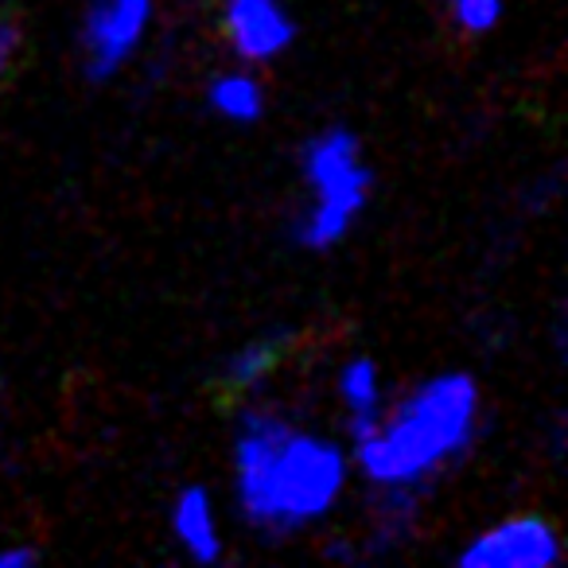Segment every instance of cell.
<instances>
[{"instance_id":"obj_1","label":"cell","mask_w":568,"mask_h":568,"mask_svg":"<svg viewBox=\"0 0 568 568\" xmlns=\"http://www.w3.org/2000/svg\"><path fill=\"white\" fill-rule=\"evenodd\" d=\"M355 483L339 436L261 397H245L230 436V495L261 541H296L327 526Z\"/></svg>"},{"instance_id":"obj_9","label":"cell","mask_w":568,"mask_h":568,"mask_svg":"<svg viewBox=\"0 0 568 568\" xmlns=\"http://www.w3.org/2000/svg\"><path fill=\"white\" fill-rule=\"evenodd\" d=\"M206 105L219 121L226 125H257L268 110V90L261 82L257 67H234V71H219L206 82Z\"/></svg>"},{"instance_id":"obj_4","label":"cell","mask_w":568,"mask_h":568,"mask_svg":"<svg viewBox=\"0 0 568 568\" xmlns=\"http://www.w3.org/2000/svg\"><path fill=\"white\" fill-rule=\"evenodd\" d=\"M160 0H90L82 12L79 51L94 82H110L149 43Z\"/></svg>"},{"instance_id":"obj_10","label":"cell","mask_w":568,"mask_h":568,"mask_svg":"<svg viewBox=\"0 0 568 568\" xmlns=\"http://www.w3.org/2000/svg\"><path fill=\"white\" fill-rule=\"evenodd\" d=\"M284 351H288V339L284 335H257V339H245L234 355L222 366V386L234 397H261V389L276 378L284 363Z\"/></svg>"},{"instance_id":"obj_6","label":"cell","mask_w":568,"mask_h":568,"mask_svg":"<svg viewBox=\"0 0 568 568\" xmlns=\"http://www.w3.org/2000/svg\"><path fill=\"white\" fill-rule=\"evenodd\" d=\"M222 36L237 63L268 67L296 43V20L281 0H222Z\"/></svg>"},{"instance_id":"obj_11","label":"cell","mask_w":568,"mask_h":568,"mask_svg":"<svg viewBox=\"0 0 568 568\" xmlns=\"http://www.w3.org/2000/svg\"><path fill=\"white\" fill-rule=\"evenodd\" d=\"M444 12L456 32L483 40V36L498 32V24L506 20V0H444Z\"/></svg>"},{"instance_id":"obj_12","label":"cell","mask_w":568,"mask_h":568,"mask_svg":"<svg viewBox=\"0 0 568 568\" xmlns=\"http://www.w3.org/2000/svg\"><path fill=\"white\" fill-rule=\"evenodd\" d=\"M20 51H24V32H20V24L9 17H0V79L12 74V67L20 63Z\"/></svg>"},{"instance_id":"obj_3","label":"cell","mask_w":568,"mask_h":568,"mask_svg":"<svg viewBox=\"0 0 568 568\" xmlns=\"http://www.w3.org/2000/svg\"><path fill=\"white\" fill-rule=\"evenodd\" d=\"M304 203L293 214V237L301 250L327 253L355 234L374 195V172L363 141L347 125L312 133L301 149Z\"/></svg>"},{"instance_id":"obj_5","label":"cell","mask_w":568,"mask_h":568,"mask_svg":"<svg viewBox=\"0 0 568 568\" xmlns=\"http://www.w3.org/2000/svg\"><path fill=\"white\" fill-rule=\"evenodd\" d=\"M565 560L560 529L545 514H506L483 526L456 552L459 568H557Z\"/></svg>"},{"instance_id":"obj_2","label":"cell","mask_w":568,"mask_h":568,"mask_svg":"<svg viewBox=\"0 0 568 568\" xmlns=\"http://www.w3.org/2000/svg\"><path fill=\"white\" fill-rule=\"evenodd\" d=\"M483 386L471 371H436L386 402L382 417L351 440L355 475L371 490L425 495L475 452L483 433Z\"/></svg>"},{"instance_id":"obj_13","label":"cell","mask_w":568,"mask_h":568,"mask_svg":"<svg viewBox=\"0 0 568 568\" xmlns=\"http://www.w3.org/2000/svg\"><path fill=\"white\" fill-rule=\"evenodd\" d=\"M40 565V549L28 541H9L0 545V568H36Z\"/></svg>"},{"instance_id":"obj_8","label":"cell","mask_w":568,"mask_h":568,"mask_svg":"<svg viewBox=\"0 0 568 568\" xmlns=\"http://www.w3.org/2000/svg\"><path fill=\"white\" fill-rule=\"evenodd\" d=\"M335 402H339V413H343V428L347 436H363L374 420L382 417L386 409V374L382 366L374 363L371 355H351L339 363L335 371Z\"/></svg>"},{"instance_id":"obj_7","label":"cell","mask_w":568,"mask_h":568,"mask_svg":"<svg viewBox=\"0 0 568 568\" xmlns=\"http://www.w3.org/2000/svg\"><path fill=\"white\" fill-rule=\"evenodd\" d=\"M168 529H172V541L191 565H219L226 557V529H222L219 498L203 487V483H191L180 495L172 498V510H168Z\"/></svg>"}]
</instances>
